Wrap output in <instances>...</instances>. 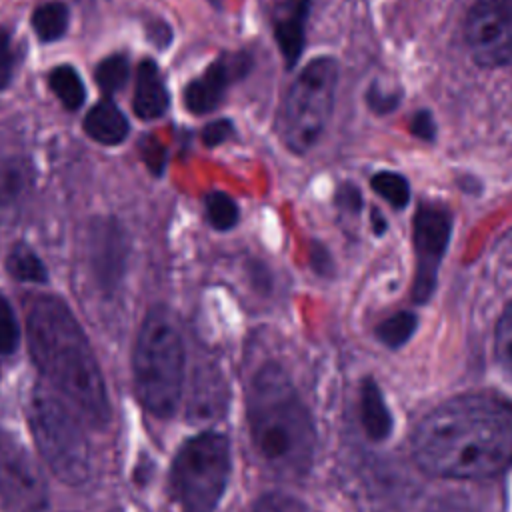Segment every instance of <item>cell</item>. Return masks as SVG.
<instances>
[{
  "mask_svg": "<svg viewBox=\"0 0 512 512\" xmlns=\"http://www.w3.org/2000/svg\"><path fill=\"white\" fill-rule=\"evenodd\" d=\"M422 470L440 478L484 480L512 464V402L464 394L428 412L412 434Z\"/></svg>",
  "mask_w": 512,
  "mask_h": 512,
  "instance_id": "6da1fadb",
  "label": "cell"
},
{
  "mask_svg": "<svg viewBox=\"0 0 512 512\" xmlns=\"http://www.w3.org/2000/svg\"><path fill=\"white\" fill-rule=\"evenodd\" d=\"M26 342L38 372L52 390L92 428H106L112 406L104 372L94 348L70 310L58 296H38L26 316Z\"/></svg>",
  "mask_w": 512,
  "mask_h": 512,
  "instance_id": "7a4b0ae2",
  "label": "cell"
},
{
  "mask_svg": "<svg viewBox=\"0 0 512 512\" xmlns=\"http://www.w3.org/2000/svg\"><path fill=\"white\" fill-rule=\"evenodd\" d=\"M246 420L262 464L280 478H304L316 458V428L298 388L276 362L262 364L246 388Z\"/></svg>",
  "mask_w": 512,
  "mask_h": 512,
  "instance_id": "3957f363",
  "label": "cell"
},
{
  "mask_svg": "<svg viewBox=\"0 0 512 512\" xmlns=\"http://www.w3.org/2000/svg\"><path fill=\"white\" fill-rule=\"evenodd\" d=\"M134 390L142 408L172 418L184 398L186 348L180 326L166 306H152L140 322L132 354Z\"/></svg>",
  "mask_w": 512,
  "mask_h": 512,
  "instance_id": "277c9868",
  "label": "cell"
},
{
  "mask_svg": "<svg viewBox=\"0 0 512 512\" xmlns=\"http://www.w3.org/2000/svg\"><path fill=\"white\" fill-rule=\"evenodd\" d=\"M34 446L48 470L66 486H82L90 478V446L80 416L46 386L34 388L26 408Z\"/></svg>",
  "mask_w": 512,
  "mask_h": 512,
  "instance_id": "5b68a950",
  "label": "cell"
},
{
  "mask_svg": "<svg viewBox=\"0 0 512 512\" xmlns=\"http://www.w3.org/2000/svg\"><path fill=\"white\" fill-rule=\"evenodd\" d=\"M232 476V448L226 434L202 430L182 442L172 458L168 490L182 512H214Z\"/></svg>",
  "mask_w": 512,
  "mask_h": 512,
  "instance_id": "8992f818",
  "label": "cell"
},
{
  "mask_svg": "<svg viewBox=\"0 0 512 512\" xmlns=\"http://www.w3.org/2000/svg\"><path fill=\"white\" fill-rule=\"evenodd\" d=\"M338 86V64L330 56L310 60L288 88L278 112V134L288 150L306 154L326 130Z\"/></svg>",
  "mask_w": 512,
  "mask_h": 512,
  "instance_id": "52a82bcc",
  "label": "cell"
},
{
  "mask_svg": "<svg viewBox=\"0 0 512 512\" xmlns=\"http://www.w3.org/2000/svg\"><path fill=\"white\" fill-rule=\"evenodd\" d=\"M452 232L450 212L436 204H420L414 222H412V240H414V286L412 298L418 304H424L436 288L438 268L446 254Z\"/></svg>",
  "mask_w": 512,
  "mask_h": 512,
  "instance_id": "ba28073f",
  "label": "cell"
},
{
  "mask_svg": "<svg viewBox=\"0 0 512 512\" xmlns=\"http://www.w3.org/2000/svg\"><path fill=\"white\" fill-rule=\"evenodd\" d=\"M466 44L480 66L512 62V0H476L466 16Z\"/></svg>",
  "mask_w": 512,
  "mask_h": 512,
  "instance_id": "9c48e42d",
  "label": "cell"
},
{
  "mask_svg": "<svg viewBox=\"0 0 512 512\" xmlns=\"http://www.w3.org/2000/svg\"><path fill=\"white\" fill-rule=\"evenodd\" d=\"M0 498L12 512H44L48 506L38 462L12 438H0Z\"/></svg>",
  "mask_w": 512,
  "mask_h": 512,
  "instance_id": "30bf717a",
  "label": "cell"
},
{
  "mask_svg": "<svg viewBox=\"0 0 512 512\" xmlns=\"http://www.w3.org/2000/svg\"><path fill=\"white\" fill-rule=\"evenodd\" d=\"M88 262L98 288L114 294L124 280L130 256V236L116 218H96L88 228Z\"/></svg>",
  "mask_w": 512,
  "mask_h": 512,
  "instance_id": "8fae6325",
  "label": "cell"
},
{
  "mask_svg": "<svg viewBox=\"0 0 512 512\" xmlns=\"http://www.w3.org/2000/svg\"><path fill=\"white\" fill-rule=\"evenodd\" d=\"M246 54H222L200 76L184 88V106L192 114L212 112L224 98L230 84L248 70Z\"/></svg>",
  "mask_w": 512,
  "mask_h": 512,
  "instance_id": "7c38bea8",
  "label": "cell"
},
{
  "mask_svg": "<svg viewBox=\"0 0 512 512\" xmlns=\"http://www.w3.org/2000/svg\"><path fill=\"white\" fill-rule=\"evenodd\" d=\"M312 0H276L272 8V28L278 48L288 68H292L304 48V30Z\"/></svg>",
  "mask_w": 512,
  "mask_h": 512,
  "instance_id": "4fadbf2b",
  "label": "cell"
},
{
  "mask_svg": "<svg viewBox=\"0 0 512 512\" xmlns=\"http://www.w3.org/2000/svg\"><path fill=\"white\" fill-rule=\"evenodd\" d=\"M168 102L170 96L156 62L142 60V64L136 70V88L132 100L136 116L142 120L160 118L166 112Z\"/></svg>",
  "mask_w": 512,
  "mask_h": 512,
  "instance_id": "5bb4252c",
  "label": "cell"
},
{
  "mask_svg": "<svg viewBox=\"0 0 512 512\" xmlns=\"http://www.w3.org/2000/svg\"><path fill=\"white\" fill-rule=\"evenodd\" d=\"M128 130L130 126L124 112L110 98L94 104L84 118V132L106 146L120 144L128 136Z\"/></svg>",
  "mask_w": 512,
  "mask_h": 512,
  "instance_id": "9a60e30c",
  "label": "cell"
},
{
  "mask_svg": "<svg viewBox=\"0 0 512 512\" xmlns=\"http://www.w3.org/2000/svg\"><path fill=\"white\" fill-rule=\"evenodd\" d=\"M360 420L370 440H386L392 432V416L386 408L384 396L374 380H364L360 388Z\"/></svg>",
  "mask_w": 512,
  "mask_h": 512,
  "instance_id": "2e32d148",
  "label": "cell"
},
{
  "mask_svg": "<svg viewBox=\"0 0 512 512\" xmlns=\"http://www.w3.org/2000/svg\"><path fill=\"white\" fill-rule=\"evenodd\" d=\"M6 272L18 282L42 284L48 280V268L28 244H14L6 256Z\"/></svg>",
  "mask_w": 512,
  "mask_h": 512,
  "instance_id": "e0dca14e",
  "label": "cell"
},
{
  "mask_svg": "<svg viewBox=\"0 0 512 512\" xmlns=\"http://www.w3.org/2000/svg\"><path fill=\"white\" fill-rule=\"evenodd\" d=\"M32 28L42 42H54L64 36L68 28V8L64 2L52 0L40 4L32 14Z\"/></svg>",
  "mask_w": 512,
  "mask_h": 512,
  "instance_id": "ac0fdd59",
  "label": "cell"
},
{
  "mask_svg": "<svg viewBox=\"0 0 512 512\" xmlns=\"http://www.w3.org/2000/svg\"><path fill=\"white\" fill-rule=\"evenodd\" d=\"M48 84L64 108L78 110L84 104V98H86L84 82L72 66L68 64L56 66L48 76Z\"/></svg>",
  "mask_w": 512,
  "mask_h": 512,
  "instance_id": "d6986e66",
  "label": "cell"
},
{
  "mask_svg": "<svg viewBox=\"0 0 512 512\" xmlns=\"http://www.w3.org/2000/svg\"><path fill=\"white\" fill-rule=\"evenodd\" d=\"M30 184V170L22 160H6L0 164V210L20 202Z\"/></svg>",
  "mask_w": 512,
  "mask_h": 512,
  "instance_id": "ffe728a7",
  "label": "cell"
},
{
  "mask_svg": "<svg viewBox=\"0 0 512 512\" xmlns=\"http://www.w3.org/2000/svg\"><path fill=\"white\" fill-rule=\"evenodd\" d=\"M204 212L210 226L218 232H228L238 224L240 210L232 196L222 190H212L204 198Z\"/></svg>",
  "mask_w": 512,
  "mask_h": 512,
  "instance_id": "44dd1931",
  "label": "cell"
},
{
  "mask_svg": "<svg viewBox=\"0 0 512 512\" xmlns=\"http://www.w3.org/2000/svg\"><path fill=\"white\" fill-rule=\"evenodd\" d=\"M416 324H418L416 314L406 312V310L396 312L378 324L376 338L388 348H398L410 340V336L416 330Z\"/></svg>",
  "mask_w": 512,
  "mask_h": 512,
  "instance_id": "7402d4cb",
  "label": "cell"
},
{
  "mask_svg": "<svg viewBox=\"0 0 512 512\" xmlns=\"http://www.w3.org/2000/svg\"><path fill=\"white\" fill-rule=\"evenodd\" d=\"M370 186L392 208H404L410 200V184L398 172H390V170L376 172L370 180Z\"/></svg>",
  "mask_w": 512,
  "mask_h": 512,
  "instance_id": "603a6c76",
  "label": "cell"
},
{
  "mask_svg": "<svg viewBox=\"0 0 512 512\" xmlns=\"http://www.w3.org/2000/svg\"><path fill=\"white\" fill-rule=\"evenodd\" d=\"M128 74H130V66H128L126 56H122V54H112V56L104 58V60L98 64L94 78H96L98 88H100L106 96H110V94L118 92V90L126 84Z\"/></svg>",
  "mask_w": 512,
  "mask_h": 512,
  "instance_id": "cb8c5ba5",
  "label": "cell"
},
{
  "mask_svg": "<svg viewBox=\"0 0 512 512\" xmlns=\"http://www.w3.org/2000/svg\"><path fill=\"white\" fill-rule=\"evenodd\" d=\"M494 352L500 368L512 380V302L498 318L494 332Z\"/></svg>",
  "mask_w": 512,
  "mask_h": 512,
  "instance_id": "d4e9b609",
  "label": "cell"
},
{
  "mask_svg": "<svg viewBox=\"0 0 512 512\" xmlns=\"http://www.w3.org/2000/svg\"><path fill=\"white\" fill-rule=\"evenodd\" d=\"M22 330L12 304L0 294V356H10L18 350Z\"/></svg>",
  "mask_w": 512,
  "mask_h": 512,
  "instance_id": "484cf974",
  "label": "cell"
},
{
  "mask_svg": "<svg viewBox=\"0 0 512 512\" xmlns=\"http://www.w3.org/2000/svg\"><path fill=\"white\" fill-rule=\"evenodd\" d=\"M252 512H312V510L292 494L266 492L254 502Z\"/></svg>",
  "mask_w": 512,
  "mask_h": 512,
  "instance_id": "4316f807",
  "label": "cell"
},
{
  "mask_svg": "<svg viewBox=\"0 0 512 512\" xmlns=\"http://www.w3.org/2000/svg\"><path fill=\"white\" fill-rule=\"evenodd\" d=\"M366 104L376 114H388L400 104V94L396 90H388V88L380 86L378 82H374L366 90Z\"/></svg>",
  "mask_w": 512,
  "mask_h": 512,
  "instance_id": "83f0119b",
  "label": "cell"
},
{
  "mask_svg": "<svg viewBox=\"0 0 512 512\" xmlns=\"http://www.w3.org/2000/svg\"><path fill=\"white\" fill-rule=\"evenodd\" d=\"M12 72H14V50H12L10 34L4 28H0V90H4L10 84Z\"/></svg>",
  "mask_w": 512,
  "mask_h": 512,
  "instance_id": "f1b7e54d",
  "label": "cell"
},
{
  "mask_svg": "<svg viewBox=\"0 0 512 512\" xmlns=\"http://www.w3.org/2000/svg\"><path fill=\"white\" fill-rule=\"evenodd\" d=\"M408 128L416 138L426 140V142H432L436 136V124L428 110H418L416 114H412Z\"/></svg>",
  "mask_w": 512,
  "mask_h": 512,
  "instance_id": "f546056e",
  "label": "cell"
},
{
  "mask_svg": "<svg viewBox=\"0 0 512 512\" xmlns=\"http://www.w3.org/2000/svg\"><path fill=\"white\" fill-rule=\"evenodd\" d=\"M232 132H234V126H232L230 120H224V118L222 120H214V122L206 124L204 132H202V140H204L206 146L212 148V146H218L224 140H228L232 136Z\"/></svg>",
  "mask_w": 512,
  "mask_h": 512,
  "instance_id": "4dcf8cb0",
  "label": "cell"
},
{
  "mask_svg": "<svg viewBox=\"0 0 512 512\" xmlns=\"http://www.w3.org/2000/svg\"><path fill=\"white\" fill-rule=\"evenodd\" d=\"M336 204L346 210V212H358L360 206H362V196L358 192L356 186L352 184H344L338 188L336 192Z\"/></svg>",
  "mask_w": 512,
  "mask_h": 512,
  "instance_id": "1f68e13d",
  "label": "cell"
},
{
  "mask_svg": "<svg viewBox=\"0 0 512 512\" xmlns=\"http://www.w3.org/2000/svg\"><path fill=\"white\" fill-rule=\"evenodd\" d=\"M250 278H252L256 284H260L262 290H268V286H270V276H266V268H264L260 262L252 266Z\"/></svg>",
  "mask_w": 512,
  "mask_h": 512,
  "instance_id": "d6a6232c",
  "label": "cell"
},
{
  "mask_svg": "<svg viewBox=\"0 0 512 512\" xmlns=\"http://www.w3.org/2000/svg\"><path fill=\"white\" fill-rule=\"evenodd\" d=\"M372 228H374V232L380 236L384 230H386V220H384V216L374 208L372 210Z\"/></svg>",
  "mask_w": 512,
  "mask_h": 512,
  "instance_id": "836d02e7",
  "label": "cell"
},
{
  "mask_svg": "<svg viewBox=\"0 0 512 512\" xmlns=\"http://www.w3.org/2000/svg\"><path fill=\"white\" fill-rule=\"evenodd\" d=\"M432 512H474V510L464 508V506H458V504H448V506H440V508H436V510H432Z\"/></svg>",
  "mask_w": 512,
  "mask_h": 512,
  "instance_id": "e575fe53",
  "label": "cell"
},
{
  "mask_svg": "<svg viewBox=\"0 0 512 512\" xmlns=\"http://www.w3.org/2000/svg\"><path fill=\"white\" fill-rule=\"evenodd\" d=\"M214 6H220V0H210Z\"/></svg>",
  "mask_w": 512,
  "mask_h": 512,
  "instance_id": "d590c367",
  "label": "cell"
}]
</instances>
